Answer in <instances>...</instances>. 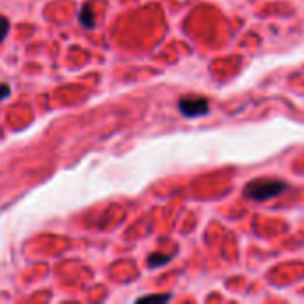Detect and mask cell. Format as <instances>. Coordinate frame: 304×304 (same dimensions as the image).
Listing matches in <instances>:
<instances>
[{"instance_id":"cell-5","label":"cell","mask_w":304,"mask_h":304,"mask_svg":"<svg viewBox=\"0 0 304 304\" xmlns=\"http://www.w3.org/2000/svg\"><path fill=\"white\" fill-rule=\"evenodd\" d=\"M9 32V22L8 18H0V41H4Z\"/></svg>"},{"instance_id":"cell-7","label":"cell","mask_w":304,"mask_h":304,"mask_svg":"<svg viewBox=\"0 0 304 304\" xmlns=\"http://www.w3.org/2000/svg\"><path fill=\"white\" fill-rule=\"evenodd\" d=\"M167 299H171L169 293H165V295H146V297H141L139 300H167Z\"/></svg>"},{"instance_id":"cell-4","label":"cell","mask_w":304,"mask_h":304,"mask_svg":"<svg viewBox=\"0 0 304 304\" xmlns=\"http://www.w3.org/2000/svg\"><path fill=\"white\" fill-rule=\"evenodd\" d=\"M171 260V255H160V253H155L148 258V267H160V265H165V263Z\"/></svg>"},{"instance_id":"cell-6","label":"cell","mask_w":304,"mask_h":304,"mask_svg":"<svg viewBox=\"0 0 304 304\" xmlns=\"http://www.w3.org/2000/svg\"><path fill=\"white\" fill-rule=\"evenodd\" d=\"M9 94H11V87H9V84H0V101L6 100V98H9Z\"/></svg>"},{"instance_id":"cell-1","label":"cell","mask_w":304,"mask_h":304,"mask_svg":"<svg viewBox=\"0 0 304 304\" xmlns=\"http://www.w3.org/2000/svg\"><path fill=\"white\" fill-rule=\"evenodd\" d=\"M288 189V184L276 178H256L246 185L244 192L253 201H269Z\"/></svg>"},{"instance_id":"cell-2","label":"cell","mask_w":304,"mask_h":304,"mask_svg":"<svg viewBox=\"0 0 304 304\" xmlns=\"http://www.w3.org/2000/svg\"><path fill=\"white\" fill-rule=\"evenodd\" d=\"M180 112L185 117H199L208 114L210 107H208V100L203 96H184L178 101Z\"/></svg>"},{"instance_id":"cell-3","label":"cell","mask_w":304,"mask_h":304,"mask_svg":"<svg viewBox=\"0 0 304 304\" xmlns=\"http://www.w3.org/2000/svg\"><path fill=\"white\" fill-rule=\"evenodd\" d=\"M79 20H80V25L84 29H94V9L91 4L82 6L79 13Z\"/></svg>"}]
</instances>
